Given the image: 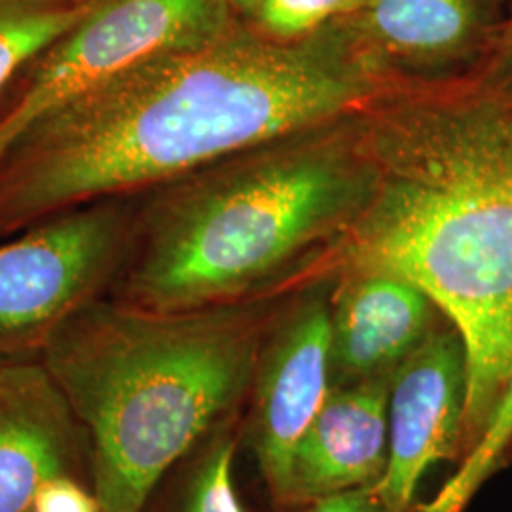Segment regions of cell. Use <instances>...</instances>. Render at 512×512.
Instances as JSON below:
<instances>
[{"label": "cell", "mask_w": 512, "mask_h": 512, "mask_svg": "<svg viewBox=\"0 0 512 512\" xmlns=\"http://www.w3.org/2000/svg\"><path fill=\"white\" fill-rule=\"evenodd\" d=\"M389 82L338 19L294 42L262 37L238 19L205 44L110 76L23 129L0 152V236L355 116L380 103Z\"/></svg>", "instance_id": "cell-1"}, {"label": "cell", "mask_w": 512, "mask_h": 512, "mask_svg": "<svg viewBox=\"0 0 512 512\" xmlns=\"http://www.w3.org/2000/svg\"><path fill=\"white\" fill-rule=\"evenodd\" d=\"M384 181L361 118L249 148L135 196L110 296L156 311L238 302L346 236Z\"/></svg>", "instance_id": "cell-2"}, {"label": "cell", "mask_w": 512, "mask_h": 512, "mask_svg": "<svg viewBox=\"0 0 512 512\" xmlns=\"http://www.w3.org/2000/svg\"><path fill=\"white\" fill-rule=\"evenodd\" d=\"M243 302L156 311L110 294L52 332L40 361L92 448L103 512H143L160 478L236 403L258 363Z\"/></svg>", "instance_id": "cell-3"}, {"label": "cell", "mask_w": 512, "mask_h": 512, "mask_svg": "<svg viewBox=\"0 0 512 512\" xmlns=\"http://www.w3.org/2000/svg\"><path fill=\"white\" fill-rule=\"evenodd\" d=\"M353 268L420 287L467 349L465 433L478 437L512 372V184L385 175L349 232Z\"/></svg>", "instance_id": "cell-4"}, {"label": "cell", "mask_w": 512, "mask_h": 512, "mask_svg": "<svg viewBox=\"0 0 512 512\" xmlns=\"http://www.w3.org/2000/svg\"><path fill=\"white\" fill-rule=\"evenodd\" d=\"M228 0H101L35 55L0 97V152L40 116L156 55L200 46L236 23Z\"/></svg>", "instance_id": "cell-5"}, {"label": "cell", "mask_w": 512, "mask_h": 512, "mask_svg": "<svg viewBox=\"0 0 512 512\" xmlns=\"http://www.w3.org/2000/svg\"><path fill=\"white\" fill-rule=\"evenodd\" d=\"M133 211L135 196L93 203L0 247V361L38 357L65 319L110 293Z\"/></svg>", "instance_id": "cell-6"}, {"label": "cell", "mask_w": 512, "mask_h": 512, "mask_svg": "<svg viewBox=\"0 0 512 512\" xmlns=\"http://www.w3.org/2000/svg\"><path fill=\"white\" fill-rule=\"evenodd\" d=\"M467 399V349L446 321L391 374L387 465L372 486L382 512L406 511L423 473L454 454L465 431Z\"/></svg>", "instance_id": "cell-7"}, {"label": "cell", "mask_w": 512, "mask_h": 512, "mask_svg": "<svg viewBox=\"0 0 512 512\" xmlns=\"http://www.w3.org/2000/svg\"><path fill=\"white\" fill-rule=\"evenodd\" d=\"M330 389V302H304L279 330L260 363L255 452L272 492L285 497L294 448Z\"/></svg>", "instance_id": "cell-8"}, {"label": "cell", "mask_w": 512, "mask_h": 512, "mask_svg": "<svg viewBox=\"0 0 512 512\" xmlns=\"http://www.w3.org/2000/svg\"><path fill=\"white\" fill-rule=\"evenodd\" d=\"M440 311L401 275L353 268L330 304V384L391 378L437 327Z\"/></svg>", "instance_id": "cell-9"}, {"label": "cell", "mask_w": 512, "mask_h": 512, "mask_svg": "<svg viewBox=\"0 0 512 512\" xmlns=\"http://www.w3.org/2000/svg\"><path fill=\"white\" fill-rule=\"evenodd\" d=\"M82 431L40 357L0 361V512H31L48 480L73 475Z\"/></svg>", "instance_id": "cell-10"}, {"label": "cell", "mask_w": 512, "mask_h": 512, "mask_svg": "<svg viewBox=\"0 0 512 512\" xmlns=\"http://www.w3.org/2000/svg\"><path fill=\"white\" fill-rule=\"evenodd\" d=\"M391 378L332 387L294 448L287 501L372 488L387 465Z\"/></svg>", "instance_id": "cell-11"}, {"label": "cell", "mask_w": 512, "mask_h": 512, "mask_svg": "<svg viewBox=\"0 0 512 512\" xmlns=\"http://www.w3.org/2000/svg\"><path fill=\"white\" fill-rule=\"evenodd\" d=\"M484 0H361L338 21L385 71L458 63L484 37Z\"/></svg>", "instance_id": "cell-12"}, {"label": "cell", "mask_w": 512, "mask_h": 512, "mask_svg": "<svg viewBox=\"0 0 512 512\" xmlns=\"http://www.w3.org/2000/svg\"><path fill=\"white\" fill-rule=\"evenodd\" d=\"M101 0H0V97L44 48L73 29Z\"/></svg>", "instance_id": "cell-13"}, {"label": "cell", "mask_w": 512, "mask_h": 512, "mask_svg": "<svg viewBox=\"0 0 512 512\" xmlns=\"http://www.w3.org/2000/svg\"><path fill=\"white\" fill-rule=\"evenodd\" d=\"M512 442V372L484 421L471 454L439 495L418 512H461L482 482L494 473Z\"/></svg>", "instance_id": "cell-14"}, {"label": "cell", "mask_w": 512, "mask_h": 512, "mask_svg": "<svg viewBox=\"0 0 512 512\" xmlns=\"http://www.w3.org/2000/svg\"><path fill=\"white\" fill-rule=\"evenodd\" d=\"M236 18L262 37L294 42L334 19L351 14L361 0H228Z\"/></svg>", "instance_id": "cell-15"}, {"label": "cell", "mask_w": 512, "mask_h": 512, "mask_svg": "<svg viewBox=\"0 0 512 512\" xmlns=\"http://www.w3.org/2000/svg\"><path fill=\"white\" fill-rule=\"evenodd\" d=\"M234 442L222 440L203 459L184 512H245L234 488Z\"/></svg>", "instance_id": "cell-16"}, {"label": "cell", "mask_w": 512, "mask_h": 512, "mask_svg": "<svg viewBox=\"0 0 512 512\" xmlns=\"http://www.w3.org/2000/svg\"><path fill=\"white\" fill-rule=\"evenodd\" d=\"M31 512H103V507L73 475H61L38 490Z\"/></svg>", "instance_id": "cell-17"}, {"label": "cell", "mask_w": 512, "mask_h": 512, "mask_svg": "<svg viewBox=\"0 0 512 512\" xmlns=\"http://www.w3.org/2000/svg\"><path fill=\"white\" fill-rule=\"evenodd\" d=\"M476 84L488 92L512 97V19L486 38L484 71Z\"/></svg>", "instance_id": "cell-18"}, {"label": "cell", "mask_w": 512, "mask_h": 512, "mask_svg": "<svg viewBox=\"0 0 512 512\" xmlns=\"http://www.w3.org/2000/svg\"><path fill=\"white\" fill-rule=\"evenodd\" d=\"M308 512H382L372 488H357L313 501Z\"/></svg>", "instance_id": "cell-19"}, {"label": "cell", "mask_w": 512, "mask_h": 512, "mask_svg": "<svg viewBox=\"0 0 512 512\" xmlns=\"http://www.w3.org/2000/svg\"><path fill=\"white\" fill-rule=\"evenodd\" d=\"M78 2H93V0H78Z\"/></svg>", "instance_id": "cell-20"}]
</instances>
